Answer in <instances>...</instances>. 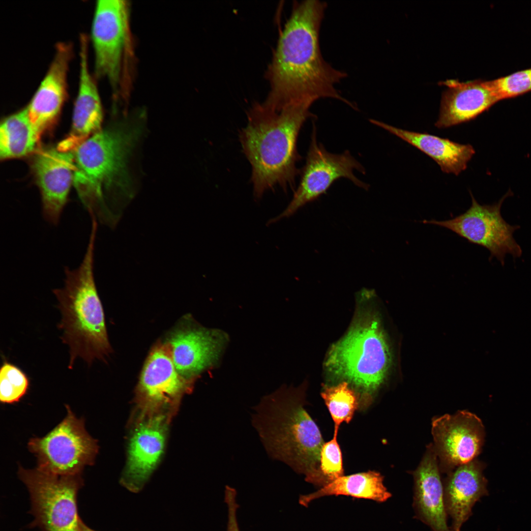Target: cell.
I'll return each mask as SVG.
<instances>
[{"mask_svg":"<svg viewBox=\"0 0 531 531\" xmlns=\"http://www.w3.org/2000/svg\"><path fill=\"white\" fill-rule=\"evenodd\" d=\"M326 6L318 0L294 3L266 71L270 90L263 103L266 106L278 111L294 103L327 98L356 109L336 88L346 73L333 67L321 53L320 31Z\"/></svg>","mask_w":531,"mask_h":531,"instance_id":"obj_1","label":"cell"},{"mask_svg":"<svg viewBox=\"0 0 531 531\" xmlns=\"http://www.w3.org/2000/svg\"><path fill=\"white\" fill-rule=\"evenodd\" d=\"M313 102L290 104L276 111L255 103L247 113V123L239 133L243 151L252 169L253 193L261 198L267 190L280 186L293 187L300 171L297 140L305 122L315 116L310 111Z\"/></svg>","mask_w":531,"mask_h":531,"instance_id":"obj_2","label":"cell"},{"mask_svg":"<svg viewBox=\"0 0 531 531\" xmlns=\"http://www.w3.org/2000/svg\"><path fill=\"white\" fill-rule=\"evenodd\" d=\"M138 118L100 130L72 151L78 196L89 214L101 222L114 220L106 203L110 195L132 193L129 160L143 131Z\"/></svg>","mask_w":531,"mask_h":531,"instance_id":"obj_3","label":"cell"},{"mask_svg":"<svg viewBox=\"0 0 531 531\" xmlns=\"http://www.w3.org/2000/svg\"><path fill=\"white\" fill-rule=\"evenodd\" d=\"M303 388L282 386L253 408L252 424L268 455L320 487L319 466L324 443L320 430L304 408Z\"/></svg>","mask_w":531,"mask_h":531,"instance_id":"obj_4","label":"cell"},{"mask_svg":"<svg viewBox=\"0 0 531 531\" xmlns=\"http://www.w3.org/2000/svg\"><path fill=\"white\" fill-rule=\"evenodd\" d=\"M97 227H91L83 259L78 267L64 268L62 287L53 292L60 311L58 327L61 339L69 349L68 368L77 358L90 366L95 359H104L111 353L104 312L95 282L93 266Z\"/></svg>","mask_w":531,"mask_h":531,"instance_id":"obj_5","label":"cell"},{"mask_svg":"<svg viewBox=\"0 0 531 531\" xmlns=\"http://www.w3.org/2000/svg\"><path fill=\"white\" fill-rule=\"evenodd\" d=\"M370 311L359 314L346 335L331 347L325 364L335 378L353 386L364 408L384 382L391 362L380 320Z\"/></svg>","mask_w":531,"mask_h":531,"instance_id":"obj_6","label":"cell"},{"mask_svg":"<svg viewBox=\"0 0 531 531\" xmlns=\"http://www.w3.org/2000/svg\"><path fill=\"white\" fill-rule=\"evenodd\" d=\"M130 6L127 0H97L91 26L95 75L107 79L117 95H125L131 77L134 55Z\"/></svg>","mask_w":531,"mask_h":531,"instance_id":"obj_7","label":"cell"},{"mask_svg":"<svg viewBox=\"0 0 531 531\" xmlns=\"http://www.w3.org/2000/svg\"><path fill=\"white\" fill-rule=\"evenodd\" d=\"M18 475L30 496L31 527L41 531H81L77 498L81 474L59 475L20 467Z\"/></svg>","mask_w":531,"mask_h":531,"instance_id":"obj_8","label":"cell"},{"mask_svg":"<svg viewBox=\"0 0 531 531\" xmlns=\"http://www.w3.org/2000/svg\"><path fill=\"white\" fill-rule=\"evenodd\" d=\"M65 407L63 420L45 436L31 438L28 447L36 457L39 470L59 475L81 474L86 466L94 464L97 442L87 432L83 418Z\"/></svg>","mask_w":531,"mask_h":531,"instance_id":"obj_9","label":"cell"},{"mask_svg":"<svg viewBox=\"0 0 531 531\" xmlns=\"http://www.w3.org/2000/svg\"><path fill=\"white\" fill-rule=\"evenodd\" d=\"M194 382L177 371L165 343L157 344L150 351L140 376L133 420L158 414L172 418Z\"/></svg>","mask_w":531,"mask_h":531,"instance_id":"obj_10","label":"cell"},{"mask_svg":"<svg viewBox=\"0 0 531 531\" xmlns=\"http://www.w3.org/2000/svg\"><path fill=\"white\" fill-rule=\"evenodd\" d=\"M354 170L365 174V168L348 150L334 154L327 151L319 143L316 125L313 123L299 184L287 207L280 214L270 219L268 224L293 215L300 208L325 193L331 184L340 178H347L357 186L368 190L369 184L357 178L354 174Z\"/></svg>","mask_w":531,"mask_h":531,"instance_id":"obj_11","label":"cell"},{"mask_svg":"<svg viewBox=\"0 0 531 531\" xmlns=\"http://www.w3.org/2000/svg\"><path fill=\"white\" fill-rule=\"evenodd\" d=\"M470 194L472 205L464 213L449 220H424L422 223L445 228L470 242L484 247L490 252L489 261L495 257L502 266L506 254L514 259L521 257L522 249L513 236L520 227L507 223L501 213L502 204L511 192L498 203L484 205L479 204Z\"/></svg>","mask_w":531,"mask_h":531,"instance_id":"obj_12","label":"cell"},{"mask_svg":"<svg viewBox=\"0 0 531 531\" xmlns=\"http://www.w3.org/2000/svg\"><path fill=\"white\" fill-rule=\"evenodd\" d=\"M432 434L440 472L447 474L475 459L483 445L485 432L478 416L459 411L434 418Z\"/></svg>","mask_w":531,"mask_h":531,"instance_id":"obj_13","label":"cell"},{"mask_svg":"<svg viewBox=\"0 0 531 531\" xmlns=\"http://www.w3.org/2000/svg\"><path fill=\"white\" fill-rule=\"evenodd\" d=\"M171 419L158 414L132 421L126 466L120 479L131 492L142 489L160 461Z\"/></svg>","mask_w":531,"mask_h":531,"instance_id":"obj_14","label":"cell"},{"mask_svg":"<svg viewBox=\"0 0 531 531\" xmlns=\"http://www.w3.org/2000/svg\"><path fill=\"white\" fill-rule=\"evenodd\" d=\"M30 166L40 192L43 217L57 225L73 182V153L62 152L57 148H40L32 155Z\"/></svg>","mask_w":531,"mask_h":531,"instance_id":"obj_15","label":"cell"},{"mask_svg":"<svg viewBox=\"0 0 531 531\" xmlns=\"http://www.w3.org/2000/svg\"><path fill=\"white\" fill-rule=\"evenodd\" d=\"M227 339L221 330L188 326L173 332L165 343L179 373L194 382L216 364Z\"/></svg>","mask_w":531,"mask_h":531,"instance_id":"obj_16","label":"cell"},{"mask_svg":"<svg viewBox=\"0 0 531 531\" xmlns=\"http://www.w3.org/2000/svg\"><path fill=\"white\" fill-rule=\"evenodd\" d=\"M73 55L70 43L56 44L48 69L27 106L30 120L41 136L55 125L67 97L68 73Z\"/></svg>","mask_w":531,"mask_h":531,"instance_id":"obj_17","label":"cell"},{"mask_svg":"<svg viewBox=\"0 0 531 531\" xmlns=\"http://www.w3.org/2000/svg\"><path fill=\"white\" fill-rule=\"evenodd\" d=\"M88 39L84 33L80 35L79 85L72 126L66 137L56 147L62 152L73 151L84 141L101 130L102 107L94 77L89 69Z\"/></svg>","mask_w":531,"mask_h":531,"instance_id":"obj_18","label":"cell"},{"mask_svg":"<svg viewBox=\"0 0 531 531\" xmlns=\"http://www.w3.org/2000/svg\"><path fill=\"white\" fill-rule=\"evenodd\" d=\"M439 461L430 444L417 468L412 473L414 481L413 507L415 516L433 531H451L447 524L443 486Z\"/></svg>","mask_w":531,"mask_h":531,"instance_id":"obj_19","label":"cell"},{"mask_svg":"<svg viewBox=\"0 0 531 531\" xmlns=\"http://www.w3.org/2000/svg\"><path fill=\"white\" fill-rule=\"evenodd\" d=\"M441 98L440 113L435 126L446 128L470 121L499 101L488 81L465 82L447 80Z\"/></svg>","mask_w":531,"mask_h":531,"instance_id":"obj_20","label":"cell"},{"mask_svg":"<svg viewBox=\"0 0 531 531\" xmlns=\"http://www.w3.org/2000/svg\"><path fill=\"white\" fill-rule=\"evenodd\" d=\"M483 470V465L474 459L457 467L443 481L445 507L452 520L451 531H461L462 525L472 515L475 503L488 495Z\"/></svg>","mask_w":531,"mask_h":531,"instance_id":"obj_21","label":"cell"},{"mask_svg":"<svg viewBox=\"0 0 531 531\" xmlns=\"http://www.w3.org/2000/svg\"><path fill=\"white\" fill-rule=\"evenodd\" d=\"M369 121L428 155L445 173L459 175L466 169L475 154L474 149L470 144H461L427 133L404 130L373 119Z\"/></svg>","mask_w":531,"mask_h":531,"instance_id":"obj_22","label":"cell"},{"mask_svg":"<svg viewBox=\"0 0 531 531\" xmlns=\"http://www.w3.org/2000/svg\"><path fill=\"white\" fill-rule=\"evenodd\" d=\"M383 481V476L374 471L343 475L315 492L300 496L299 502L300 504L307 506L314 500L333 495H344L384 502L391 497V494L384 486Z\"/></svg>","mask_w":531,"mask_h":531,"instance_id":"obj_23","label":"cell"},{"mask_svg":"<svg viewBox=\"0 0 531 531\" xmlns=\"http://www.w3.org/2000/svg\"><path fill=\"white\" fill-rule=\"evenodd\" d=\"M41 137L30 120L27 107L7 117L0 124L1 160L32 155L41 148Z\"/></svg>","mask_w":531,"mask_h":531,"instance_id":"obj_24","label":"cell"},{"mask_svg":"<svg viewBox=\"0 0 531 531\" xmlns=\"http://www.w3.org/2000/svg\"><path fill=\"white\" fill-rule=\"evenodd\" d=\"M321 396L334 424V431L338 432L342 423H349L358 406L359 398L355 390L346 382L325 387Z\"/></svg>","mask_w":531,"mask_h":531,"instance_id":"obj_25","label":"cell"},{"mask_svg":"<svg viewBox=\"0 0 531 531\" xmlns=\"http://www.w3.org/2000/svg\"><path fill=\"white\" fill-rule=\"evenodd\" d=\"M30 380L17 366L4 360L0 369V400L3 404L19 402L27 393Z\"/></svg>","mask_w":531,"mask_h":531,"instance_id":"obj_26","label":"cell"},{"mask_svg":"<svg viewBox=\"0 0 531 531\" xmlns=\"http://www.w3.org/2000/svg\"><path fill=\"white\" fill-rule=\"evenodd\" d=\"M337 434L334 432L332 439L324 442L322 447L319 466L321 488L344 474L342 452L337 440Z\"/></svg>","mask_w":531,"mask_h":531,"instance_id":"obj_27","label":"cell"},{"mask_svg":"<svg viewBox=\"0 0 531 531\" xmlns=\"http://www.w3.org/2000/svg\"><path fill=\"white\" fill-rule=\"evenodd\" d=\"M499 101L514 97L531 90V68L488 81Z\"/></svg>","mask_w":531,"mask_h":531,"instance_id":"obj_28","label":"cell"},{"mask_svg":"<svg viewBox=\"0 0 531 531\" xmlns=\"http://www.w3.org/2000/svg\"><path fill=\"white\" fill-rule=\"evenodd\" d=\"M224 500L228 507L227 531H240L236 515L239 505L236 502V492L234 488L228 485L225 487Z\"/></svg>","mask_w":531,"mask_h":531,"instance_id":"obj_29","label":"cell"},{"mask_svg":"<svg viewBox=\"0 0 531 531\" xmlns=\"http://www.w3.org/2000/svg\"><path fill=\"white\" fill-rule=\"evenodd\" d=\"M81 531H95L88 527L82 521L81 523Z\"/></svg>","mask_w":531,"mask_h":531,"instance_id":"obj_30","label":"cell"}]
</instances>
